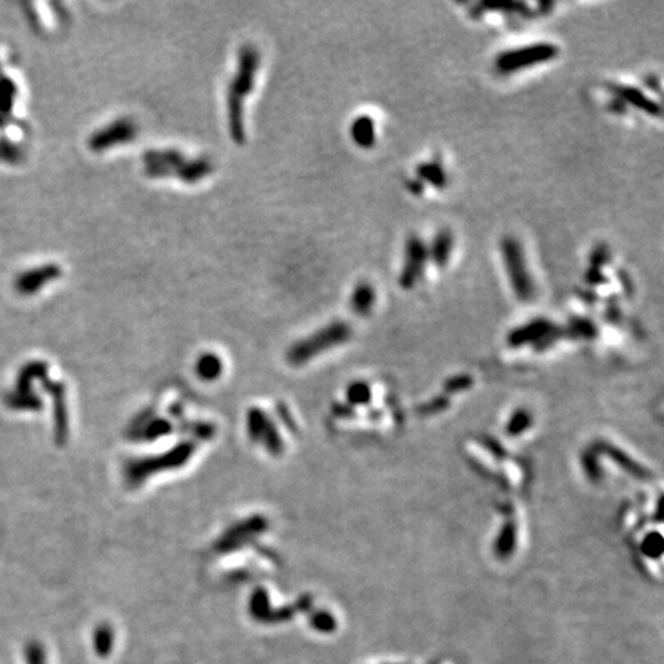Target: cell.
Listing matches in <instances>:
<instances>
[{
	"mask_svg": "<svg viewBox=\"0 0 664 664\" xmlns=\"http://www.w3.org/2000/svg\"><path fill=\"white\" fill-rule=\"evenodd\" d=\"M351 334L352 331L348 323H329L320 331H317L315 334L294 343L288 352V360L292 365H303L306 361L312 360L315 356H319V354L345 343Z\"/></svg>",
	"mask_w": 664,
	"mask_h": 664,
	"instance_id": "cell-4",
	"label": "cell"
},
{
	"mask_svg": "<svg viewBox=\"0 0 664 664\" xmlns=\"http://www.w3.org/2000/svg\"><path fill=\"white\" fill-rule=\"evenodd\" d=\"M569 332L575 337L594 338L597 335V328H595V324L591 320L583 319V317H577V319L571 320Z\"/></svg>",
	"mask_w": 664,
	"mask_h": 664,
	"instance_id": "cell-20",
	"label": "cell"
},
{
	"mask_svg": "<svg viewBox=\"0 0 664 664\" xmlns=\"http://www.w3.org/2000/svg\"><path fill=\"white\" fill-rule=\"evenodd\" d=\"M475 11H494V13H508V14H522V16H532L531 6L525 2H481L475 6Z\"/></svg>",
	"mask_w": 664,
	"mask_h": 664,
	"instance_id": "cell-17",
	"label": "cell"
},
{
	"mask_svg": "<svg viewBox=\"0 0 664 664\" xmlns=\"http://www.w3.org/2000/svg\"><path fill=\"white\" fill-rule=\"evenodd\" d=\"M584 282L589 286H600V285H606L609 282V278L605 276L601 269H595V268H587L586 274H584Z\"/></svg>",
	"mask_w": 664,
	"mask_h": 664,
	"instance_id": "cell-24",
	"label": "cell"
},
{
	"mask_svg": "<svg viewBox=\"0 0 664 664\" xmlns=\"http://www.w3.org/2000/svg\"><path fill=\"white\" fill-rule=\"evenodd\" d=\"M620 278H621V282H623V286H624V289H628V288L631 289V283H632V282H631V278H629V276H628V274H626V273H624V271H621V273H620Z\"/></svg>",
	"mask_w": 664,
	"mask_h": 664,
	"instance_id": "cell-30",
	"label": "cell"
},
{
	"mask_svg": "<svg viewBox=\"0 0 664 664\" xmlns=\"http://www.w3.org/2000/svg\"><path fill=\"white\" fill-rule=\"evenodd\" d=\"M646 85H647V88L654 89V91L660 93V82H658V77H656V75L652 74L651 77H647V79H646Z\"/></svg>",
	"mask_w": 664,
	"mask_h": 664,
	"instance_id": "cell-29",
	"label": "cell"
},
{
	"mask_svg": "<svg viewBox=\"0 0 664 664\" xmlns=\"http://www.w3.org/2000/svg\"><path fill=\"white\" fill-rule=\"evenodd\" d=\"M137 125L128 117H120L97 130L88 139V146L94 153H105L114 146L126 145L137 137Z\"/></svg>",
	"mask_w": 664,
	"mask_h": 664,
	"instance_id": "cell-7",
	"label": "cell"
},
{
	"mask_svg": "<svg viewBox=\"0 0 664 664\" xmlns=\"http://www.w3.org/2000/svg\"><path fill=\"white\" fill-rule=\"evenodd\" d=\"M429 260L428 245L418 236H411L405 243L403 266L400 271L398 283L403 289H412L420 282L425 273L426 262Z\"/></svg>",
	"mask_w": 664,
	"mask_h": 664,
	"instance_id": "cell-8",
	"label": "cell"
},
{
	"mask_svg": "<svg viewBox=\"0 0 664 664\" xmlns=\"http://www.w3.org/2000/svg\"><path fill=\"white\" fill-rule=\"evenodd\" d=\"M195 371H197V374L203 380H214L222 374L223 363L216 354L206 352L202 354L197 363H195Z\"/></svg>",
	"mask_w": 664,
	"mask_h": 664,
	"instance_id": "cell-19",
	"label": "cell"
},
{
	"mask_svg": "<svg viewBox=\"0 0 664 664\" xmlns=\"http://www.w3.org/2000/svg\"><path fill=\"white\" fill-rule=\"evenodd\" d=\"M514 527L512 526H506V529L503 531L501 534V537L498 538V552H500L501 555H509L511 552V549L514 548Z\"/></svg>",
	"mask_w": 664,
	"mask_h": 664,
	"instance_id": "cell-22",
	"label": "cell"
},
{
	"mask_svg": "<svg viewBox=\"0 0 664 664\" xmlns=\"http://www.w3.org/2000/svg\"><path fill=\"white\" fill-rule=\"evenodd\" d=\"M558 337V331L552 323L546 319H535L523 326L515 328L508 337L512 346H523L526 343H545L549 338Z\"/></svg>",
	"mask_w": 664,
	"mask_h": 664,
	"instance_id": "cell-9",
	"label": "cell"
},
{
	"mask_svg": "<svg viewBox=\"0 0 664 664\" xmlns=\"http://www.w3.org/2000/svg\"><path fill=\"white\" fill-rule=\"evenodd\" d=\"M351 139L360 148L368 149L375 145V125L371 116H359L351 125Z\"/></svg>",
	"mask_w": 664,
	"mask_h": 664,
	"instance_id": "cell-14",
	"label": "cell"
},
{
	"mask_svg": "<svg viewBox=\"0 0 664 664\" xmlns=\"http://www.w3.org/2000/svg\"><path fill=\"white\" fill-rule=\"evenodd\" d=\"M311 624L317 631L329 632L334 629V618H331V615L326 612H319L311 618Z\"/></svg>",
	"mask_w": 664,
	"mask_h": 664,
	"instance_id": "cell-23",
	"label": "cell"
},
{
	"mask_svg": "<svg viewBox=\"0 0 664 664\" xmlns=\"http://www.w3.org/2000/svg\"><path fill=\"white\" fill-rule=\"evenodd\" d=\"M608 451L610 452V455H612V457L617 460V462L624 467V469H628V471H631L632 474H635V475H641L640 467H638L635 463H633V462H631V460H629L628 457H626L624 454H621L620 451L614 449V448H608Z\"/></svg>",
	"mask_w": 664,
	"mask_h": 664,
	"instance_id": "cell-25",
	"label": "cell"
},
{
	"mask_svg": "<svg viewBox=\"0 0 664 664\" xmlns=\"http://www.w3.org/2000/svg\"><path fill=\"white\" fill-rule=\"evenodd\" d=\"M558 51L560 50L557 45L549 42H537L520 48H511L497 56L495 68L501 74L517 73L549 62L558 56Z\"/></svg>",
	"mask_w": 664,
	"mask_h": 664,
	"instance_id": "cell-5",
	"label": "cell"
},
{
	"mask_svg": "<svg viewBox=\"0 0 664 664\" xmlns=\"http://www.w3.org/2000/svg\"><path fill=\"white\" fill-rule=\"evenodd\" d=\"M608 89L614 94L615 99L623 102L624 105H631V107L641 110L649 116L660 117L661 114L660 103H656L654 99H651V97L641 91L640 88L631 86V85H621V83H609Z\"/></svg>",
	"mask_w": 664,
	"mask_h": 664,
	"instance_id": "cell-10",
	"label": "cell"
},
{
	"mask_svg": "<svg viewBox=\"0 0 664 664\" xmlns=\"http://www.w3.org/2000/svg\"><path fill=\"white\" fill-rule=\"evenodd\" d=\"M529 425V420H527V415L525 414H518L514 417V420L511 421L509 425V432L511 434H518L522 432V429Z\"/></svg>",
	"mask_w": 664,
	"mask_h": 664,
	"instance_id": "cell-26",
	"label": "cell"
},
{
	"mask_svg": "<svg viewBox=\"0 0 664 664\" xmlns=\"http://www.w3.org/2000/svg\"><path fill=\"white\" fill-rule=\"evenodd\" d=\"M375 299V289L372 285H369L368 282L359 283L351 296L352 311L359 315H368L372 311Z\"/></svg>",
	"mask_w": 664,
	"mask_h": 664,
	"instance_id": "cell-15",
	"label": "cell"
},
{
	"mask_svg": "<svg viewBox=\"0 0 664 664\" xmlns=\"http://www.w3.org/2000/svg\"><path fill=\"white\" fill-rule=\"evenodd\" d=\"M249 434L257 440H265L269 451L280 449V440H278L276 429L273 426L269 431L266 415L262 411H251V414H249Z\"/></svg>",
	"mask_w": 664,
	"mask_h": 664,
	"instance_id": "cell-12",
	"label": "cell"
},
{
	"mask_svg": "<svg viewBox=\"0 0 664 664\" xmlns=\"http://www.w3.org/2000/svg\"><path fill=\"white\" fill-rule=\"evenodd\" d=\"M60 276H62V269L54 265V263L33 268L25 271V273H22L17 277L16 289L20 294H25V296H31V294L40 291L43 286L57 280Z\"/></svg>",
	"mask_w": 664,
	"mask_h": 664,
	"instance_id": "cell-11",
	"label": "cell"
},
{
	"mask_svg": "<svg viewBox=\"0 0 664 664\" xmlns=\"http://www.w3.org/2000/svg\"><path fill=\"white\" fill-rule=\"evenodd\" d=\"M406 188H407V191H409L414 195H420V194H423V191H425V185L421 183L417 177L407 180Z\"/></svg>",
	"mask_w": 664,
	"mask_h": 664,
	"instance_id": "cell-27",
	"label": "cell"
},
{
	"mask_svg": "<svg viewBox=\"0 0 664 664\" xmlns=\"http://www.w3.org/2000/svg\"><path fill=\"white\" fill-rule=\"evenodd\" d=\"M500 254L515 297L520 301H532L537 291L520 240L512 236L504 237L500 241Z\"/></svg>",
	"mask_w": 664,
	"mask_h": 664,
	"instance_id": "cell-3",
	"label": "cell"
},
{
	"mask_svg": "<svg viewBox=\"0 0 664 664\" xmlns=\"http://www.w3.org/2000/svg\"><path fill=\"white\" fill-rule=\"evenodd\" d=\"M452 248H454V236L449 229H440L432 239L431 246L428 248V255L437 268H446L449 263Z\"/></svg>",
	"mask_w": 664,
	"mask_h": 664,
	"instance_id": "cell-13",
	"label": "cell"
},
{
	"mask_svg": "<svg viewBox=\"0 0 664 664\" xmlns=\"http://www.w3.org/2000/svg\"><path fill=\"white\" fill-rule=\"evenodd\" d=\"M580 294H581L580 297L586 300L587 303H595V301L598 300V296H597V292H595V291H581Z\"/></svg>",
	"mask_w": 664,
	"mask_h": 664,
	"instance_id": "cell-28",
	"label": "cell"
},
{
	"mask_svg": "<svg viewBox=\"0 0 664 664\" xmlns=\"http://www.w3.org/2000/svg\"><path fill=\"white\" fill-rule=\"evenodd\" d=\"M194 451V446L191 444H180L176 449H171L166 454L156 457V458H140V460H133L126 465V481L130 483L131 486H139L140 483L145 481L146 477L153 475L156 472H162L165 469H174L176 466H182L190 460L191 454Z\"/></svg>",
	"mask_w": 664,
	"mask_h": 664,
	"instance_id": "cell-6",
	"label": "cell"
},
{
	"mask_svg": "<svg viewBox=\"0 0 664 664\" xmlns=\"http://www.w3.org/2000/svg\"><path fill=\"white\" fill-rule=\"evenodd\" d=\"M93 646L96 655L100 658H107L111 654L112 646H114V631L110 624L97 626L93 637Z\"/></svg>",
	"mask_w": 664,
	"mask_h": 664,
	"instance_id": "cell-18",
	"label": "cell"
},
{
	"mask_svg": "<svg viewBox=\"0 0 664 664\" xmlns=\"http://www.w3.org/2000/svg\"><path fill=\"white\" fill-rule=\"evenodd\" d=\"M143 172L149 179L176 177L180 182L194 185L213 174L214 165L208 157L190 158L179 149H149L143 154Z\"/></svg>",
	"mask_w": 664,
	"mask_h": 664,
	"instance_id": "cell-2",
	"label": "cell"
},
{
	"mask_svg": "<svg viewBox=\"0 0 664 664\" xmlns=\"http://www.w3.org/2000/svg\"><path fill=\"white\" fill-rule=\"evenodd\" d=\"M417 179L421 183H429L434 188H442L446 186L448 183V176L446 171H444L443 166L439 162H423L417 166Z\"/></svg>",
	"mask_w": 664,
	"mask_h": 664,
	"instance_id": "cell-16",
	"label": "cell"
},
{
	"mask_svg": "<svg viewBox=\"0 0 664 664\" xmlns=\"http://www.w3.org/2000/svg\"><path fill=\"white\" fill-rule=\"evenodd\" d=\"M610 263V249L606 243H598L594 246L589 254V266L595 269L606 268Z\"/></svg>",
	"mask_w": 664,
	"mask_h": 664,
	"instance_id": "cell-21",
	"label": "cell"
},
{
	"mask_svg": "<svg viewBox=\"0 0 664 664\" xmlns=\"http://www.w3.org/2000/svg\"><path fill=\"white\" fill-rule=\"evenodd\" d=\"M260 68V52L252 45H243L239 51L237 71L228 88V126L231 139L243 145L246 142L243 105L252 93L255 75Z\"/></svg>",
	"mask_w": 664,
	"mask_h": 664,
	"instance_id": "cell-1",
	"label": "cell"
}]
</instances>
